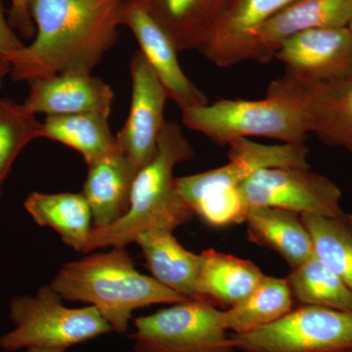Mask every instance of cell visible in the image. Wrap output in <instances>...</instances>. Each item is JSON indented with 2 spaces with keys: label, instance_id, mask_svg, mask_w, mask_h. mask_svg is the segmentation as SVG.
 Returning a JSON list of instances; mask_svg holds the SVG:
<instances>
[{
  "label": "cell",
  "instance_id": "1",
  "mask_svg": "<svg viewBox=\"0 0 352 352\" xmlns=\"http://www.w3.org/2000/svg\"><path fill=\"white\" fill-rule=\"evenodd\" d=\"M126 0H30L36 34L10 62L15 82L68 71L92 73L119 38Z\"/></svg>",
  "mask_w": 352,
  "mask_h": 352
},
{
  "label": "cell",
  "instance_id": "2",
  "mask_svg": "<svg viewBox=\"0 0 352 352\" xmlns=\"http://www.w3.org/2000/svg\"><path fill=\"white\" fill-rule=\"evenodd\" d=\"M194 156L195 152L182 126L166 120L156 154L136 173L126 214L112 226L92 229L83 252L126 248L134 243L139 234L150 230L173 232L193 219L191 208L178 194L173 173L176 166Z\"/></svg>",
  "mask_w": 352,
  "mask_h": 352
},
{
  "label": "cell",
  "instance_id": "3",
  "mask_svg": "<svg viewBox=\"0 0 352 352\" xmlns=\"http://www.w3.org/2000/svg\"><path fill=\"white\" fill-rule=\"evenodd\" d=\"M50 286L65 300L96 308L118 333L126 332L132 314L140 308L191 300L139 272L122 247L64 264Z\"/></svg>",
  "mask_w": 352,
  "mask_h": 352
},
{
  "label": "cell",
  "instance_id": "4",
  "mask_svg": "<svg viewBox=\"0 0 352 352\" xmlns=\"http://www.w3.org/2000/svg\"><path fill=\"white\" fill-rule=\"evenodd\" d=\"M182 122L224 147L240 138H265L305 144L310 133L307 116L293 95L271 87L261 100L220 99L182 111Z\"/></svg>",
  "mask_w": 352,
  "mask_h": 352
},
{
  "label": "cell",
  "instance_id": "5",
  "mask_svg": "<svg viewBox=\"0 0 352 352\" xmlns=\"http://www.w3.org/2000/svg\"><path fill=\"white\" fill-rule=\"evenodd\" d=\"M50 285L34 296H15L9 305L14 328L0 337V349L8 352L45 347L78 346L113 332L112 327L91 305L72 308Z\"/></svg>",
  "mask_w": 352,
  "mask_h": 352
},
{
  "label": "cell",
  "instance_id": "6",
  "mask_svg": "<svg viewBox=\"0 0 352 352\" xmlns=\"http://www.w3.org/2000/svg\"><path fill=\"white\" fill-rule=\"evenodd\" d=\"M229 338L240 352H352V311L300 305L270 325Z\"/></svg>",
  "mask_w": 352,
  "mask_h": 352
},
{
  "label": "cell",
  "instance_id": "7",
  "mask_svg": "<svg viewBox=\"0 0 352 352\" xmlns=\"http://www.w3.org/2000/svg\"><path fill=\"white\" fill-rule=\"evenodd\" d=\"M133 352H237L222 310L188 300L134 320Z\"/></svg>",
  "mask_w": 352,
  "mask_h": 352
},
{
  "label": "cell",
  "instance_id": "8",
  "mask_svg": "<svg viewBox=\"0 0 352 352\" xmlns=\"http://www.w3.org/2000/svg\"><path fill=\"white\" fill-rule=\"evenodd\" d=\"M228 163L196 175L175 177L182 200L192 206L207 197L237 192L241 185L258 171L270 168H308L305 144L268 145L240 138L228 145Z\"/></svg>",
  "mask_w": 352,
  "mask_h": 352
},
{
  "label": "cell",
  "instance_id": "9",
  "mask_svg": "<svg viewBox=\"0 0 352 352\" xmlns=\"http://www.w3.org/2000/svg\"><path fill=\"white\" fill-rule=\"evenodd\" d=\"M245 208H283L298 214L337 217L342 191L326 176L308 168H264L238 189Z\"/></svg>",
  "mask_w": 352,
  "mask_h": 352
},
{
  "label": "cell",
  "instance_id": "10",
  "mask_svg": "<svg viewBox=\"0 0 352 352\" xmlns=\"http://www.w3.org/2000/svg\"><path fill=\"white\" fill-rule=\"evenodd\" d=\"M274 59L292 80L326 85L352 76V34L349 27L320 28L292 36Z\"/></svg>",
  "mask_w": 352,
  "mask_h": 352
},
{
  "label": "cell",
  "instance_id": "11",
  "mask_svg": "<svg viewBox=\"0 0 352 352\" xmlns=\"http://www.w3.org/2000/svg\"><path fill=\"white\" fill-rule=\"evenodd\" d=\"M131 76V108L126 122L116 135V142L139 170L156 154L170 97L139 50L132 55Z\"/></svg>",
  "mask_w": 352,
  "mask_h": 352
},
{
  "label": "cell",
  "instance_id": "12",
  "mask_svg": "<svg viewBox=\"0 0 352 352\" xmlns=\"http://www.w3.org/2000/svg\"><path fill=\"white\" fill-rule=\"evenodd\" d=\"M120 23L134 34L139 51L182 112L208 103L206 94L185 75L177 57L179 51L145 0H126Z\"/></svg>",
  "mask_w": 352,
  "mask_h": 352
},
{
  "label": "cell",
  "instance_id": "13",
  "mask_svg": "<svg viewBox=\"0 0 352 352\" xmlns=\"http://www.w3.org/2000/svg\"><path fill=\"white\" fill-rule=\"evenodd\" d=\"M351 18L352 0H295L252 32L238 63H270L292 36L320 28L349 27Z\"/></svg>",
  "mask_w": 352,
  "mask_h": 352
},
{
  "label": "cell",
  "instance_id": "14",
  "mask_svg": "<svg viewBox=\"0 0 352 352\" xmlns=\"http://www.w3.org/2000/svg\"><path fill=\"white\" fill-rule=\"evenodd\" d=\"M271 87L293 95L307 116L310 133L352 155V76L326 85H307L283 75Z\"/></svg>",
  "mask_w": 352,
  "mask_h": 352
},
{
  "label": "cell",
  "instance_id": "15",
  "mask_svg": "<svg viewBox=\"0 0 352 352\" xmlns=\"http://www.w3.org/2000/svg\"><path fill=\"white\" fill-rule=\"evenodd\" d=\"M24 105L34 115L100 113L110 116L113 92L110 85L90 72L68 71L28 82Z\"/></svg>",
  "mask_w": 352,
  "mask_h": 352
},
{
  "label": "cell",
  "instance_id": "16",
  "mask_svg": "<svg viewBox=\"0 0 352 352\" xmlns=\"http://www.w3.org/2000/svg\"><path fill=\"white\" fill-rule=\"evenodd\" d=\"M87 168L82 194L91 210L94 229L105 228L129 210L138 168L118 146Z\"/></svg>",
  "mask_w": 352,
  "mask_h": 352
},
{
  "label": "cell",
  "instance_id": "17",
  "mask_svg": "<svg viewBox=\"0 0 352 352\" xmlns=\"http://www.w3.org/2000/svg\"><path fill=\"white\" fill-rule=\"evenodd\" d=\"M295 0H231L212 25L199 51L210 63L229 68L250 36Z\"/></svg>",
  "mask_w": 352,
  "mask_h": 352
},
{
  "label": "cell",
  "instance_id": "18",
  "mask_svg": "<svg viewBox=\"0 0 352 352\" xmlns=\"http://www.w3.org/2000/svg\"><path fill=\"white\" fill-rule=\"evenodd\" d=\"M248 238L276 252L295 268L315 256L311 236L302 217L283 208L250 207L245 210Z\"/></svg>",
  "mask_w": 352,
  "mask_h": 352
},
{
  "label": "cell",
  "instance_id": "19",
  "mask_svg": "<svg viewBox=\"0 0 352 352\" xmlns=\"http://www.w3.org/2000/svg\"><path fill=\"white\" fill-rule=\"evenodd\" d=\"M264 273L252 261L214 249L200 254L198 289L200 302L229 308L244 300L256 288Z\"/></svg>",
  "mask_w": 352,
  "mask_h": 352
},
{
  "label": "cell",
  "instance_id": "20",
  "mask_svg": "<svg viewBox=\"0 0 352 352\" xmlns=\"http://www.w3.org/2000/svg\"><path fill=\"white\" fill-rule=\"evenodd\" d=\"M134 243L142 251L153 278L179 295L200 302L197 289L200 254L185 249L168 230L146 231Z\"/></svg>",
  "mask_w": 352,
  "mask_h": 352
},
{
  "label": "cell",
  "instance_id": "21",
  "mask_svg": "<svg viewBox=\"0 0 352 352\" xmlns=\"http://www.w3.org/2000/svg\"><path fill=\"white\" fill-rule=\"evenodd\" d=\"M24 207L38 226L50 227L56 231L64 244L83 252L94 222L82 193L32 192L25 199Z\"/></svg>",
  "mask_w": 352,
  "mask_h": 352
},
{
  "label": "cell",
  "instance_id": "22",
  "mask_svg": "<svg viewBox=\"0 0 352 352\" xmlns=\"http://www.w3.org/2000/svg\"><path fill=\"white\" fill-rule=\"evenodd\" d=\"M178 51L199 50L231 0H145Z\"/></svg>",
  "mask_w": 352,
  "mask_h": 352
},
{
  "label": "cell",
  "instance_id": "23",
  "mask_svg": "<svg viewBox=\"0 0 352 352\" xmlns=\"http://www.w3.org/2000/svg\"><path fill=\"white\" fill-rule=\"evenodd\" d=\"M294 302L286 278L264 275L244 300L222 310L224 327L234 335L252 332L289 314Z\"/></svg>",
  "mask_w": 352,
  "mask_h": 352
},
{
  "label": "cell",
  "instance_id": "24",
  "mask_svg": "<svg viewBox=\"0 0 352 352\" xmlns=\"http://www.w3.org/2000/svg\"><path fill=\"white\" fill-rule=\"evenodd\" d=\"M109 119L110 116L100 113L51 116L43 120L41 138L75 150L89 164L117 146Z\"/></svg>",
  "mask_w": 352,
  "mask_h": 352
},
{
  "label": "cell",
  "instance_id": "25",
  "mask_svg": "<svg viewBox=\"0 0 352 352\" xmlns=\"http://www.w3.org/2000/svg\"><path fill=\"white\" fill-rule=\"evenodd\" d=\"M286 280L300 305L352 311V292L316 256L291 268Z\"/></svg>",
  "mask_w": 352,
  "mask_h": 352
},
{
  "label": "cell",
  "instance_id": "26",
  "mask_svg": "<svg viewBox=\"0 0 352 352\" xmlns=\"http://www.w3.org/2000/svg\"><path fill=\"white\" fill-rule=\"evenodd\" d=\"M311 236L315 256L352 292V215L300 214Z\"/></svg>",
  "mask_w": 352,
  "mask_h": 352
},
{
  "label": "cell",
  "instance_id": "27",
  "mask_svg": "<svg viewBox=\"0 0 352 352\" xmlns=\"http://www.w3.org/2000/svg\"><path fill=\"white\" fill-rule=\"evenodd\" d=\"M24 103L0 99V187L14 162L30 143L43 135V122Z\"/></svg>",
  "mask_w": 352,
  "mask_h": 352
},
{
  "label": "cell",
  "instance_id": "28",
  "mask_svg": "<svg viewBox=\"0 0 352 352\" xmlns=\"http://www.w3.org/2000/svg\"><path fill=\"white\" fill-rule=\"evenodd\" d=\"M24 46L25 44L6 19L2 0H0V64L10 65L14 54Z\"/></svg>",
  "mask_w": 352,
  "mask_h": 352
},
{
  "label": "cell",
  "instance_id": "29",
  "mask_svg": "<svg viewBox=\"0 0 352 352\" xmlns=\"http://www.w3.org/2000/svg\"><path fill=\"white\" fill-rule=\"evenodd\" d=\"M9 23L25 38H34L36 28L30 13V0H11Z\"/></svg>",
  "mask_w": 352,
  "mask_h": 352
},
{
  "label": "cell",
  "instance_id": "30",
  "mask_svg": "<svg viewBox=\"0 0 352 352\" xmlns=\"http://www.w3.org/2000/svg\"><path fill=\"white\" fill-rule=\"evenodd\" d=\"M10 75V65L0 64V90L3 87L7 76Z\"/></svg>",
  "mask_w": 352,
  "mask_h": 352
},
{
  "label": "cell",
  "instance_id": "31",
  "mask_svg": "<svg viewBox=\"0 0 352 352\" xmlns=\"http://www.w3.org/2000/svg\"><path fill=\"white\" fill-rule=\"evenodd\" d=\"M25 352H66L64 349H45V347H32Z\"/></svg>",
  "mask_w": 352,
  "mask_h": 352
},
{
  "label": "cell",
  "instance_id": "32",
  "mask_svg": "<svg viewBox=\"0 0 352 352\" xmlns=\"http://www.w3.org/2000/svg\"><path fill=\"white\" fill-rule=\"evenodd\" d=\"M349 31H351V34H352V18H351V22H349Z\"/></svg>",
  "mask_w": 352,
  "mask_h": 352
},
{
  "label": "cell",
  "instance_id": "33",
  "mask_svg": "<svg viewBox=\"0 0 352 352\" xmlns=\"http://www.w3.org/2000/svg\"><path fill=\"white\" fill-rule=\"evenodd\" d=\"M0 197H1V187H0Z\"/></svg>",
  "mask_w": 352,
  "mask_h": 352
}]
</instances>
